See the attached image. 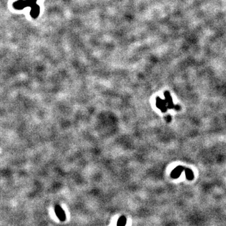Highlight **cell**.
<instances>
[{
	"mask_svg": "<svg viewBox=\"0 0 226 226\" xmlns=\"http://www.w3.org/2000/svg\"><path fill=\"white\" fill-rule=\"evenodd\" d=\"M156 107L160 109L163 112H165L167 111L168 106L167 103L165 100L162 99L159 97H157L156 99Z\"/></svg>",
	"mask_w": 226,
	"mask_h": 226,
	"instance_id": "6da1fadb",
	"label": "cell"
},
{
	"mask_svg": "<svg viewBox=\"0 0 226 226\" xmlns=\"http://www.w3.org/2000/svg\"><path fill=\"white\" fill-rule=\"evenodd\" d=\"M164 95H165V101L167 103V106H168V109H179L180 107L178 106H175V105L173 104V101H172V98L169 93L168 91H166L164 93Z\"/></svg>",
	"mask_w": 226,
	"mask_h": 226,
	"instance_id": "7a4b0ae2",
	"label": "cell"
},
{
	"mask_svg": "<svg viewBox=\"0 0 226 226\" xmlns=\"http://www.w3.org/2000/svg\"><path fill=\"white\" fill-rule=\"evenodd\" d=\"M184 170V168L182 166H178L176 168H175L173 172L171 173V176L173 178H177L180 176V174L182 173L183 170Z\"/></svg>",
	"mask_w": 226,
	"mask_h": 226,
	"instance_id": "3957f363",
	"label": "cell"
},
{
	"mask_svg": "<svg viewBox=\"0 0 226 226\" xmlns=\"http://www.w3.org/2000/svg\"><path fill=\"white\" fill-rule=\"evenodd\" d=\"M185 171L187 178L189 180H192L193 178V173L192 171L189 168H186L185 170Z\"/></svg>",
	"mask_w": 226,
	"mask_h": 226,
	"instance_id": "277c9868",
	"label": "cell"
}]
</instances>
